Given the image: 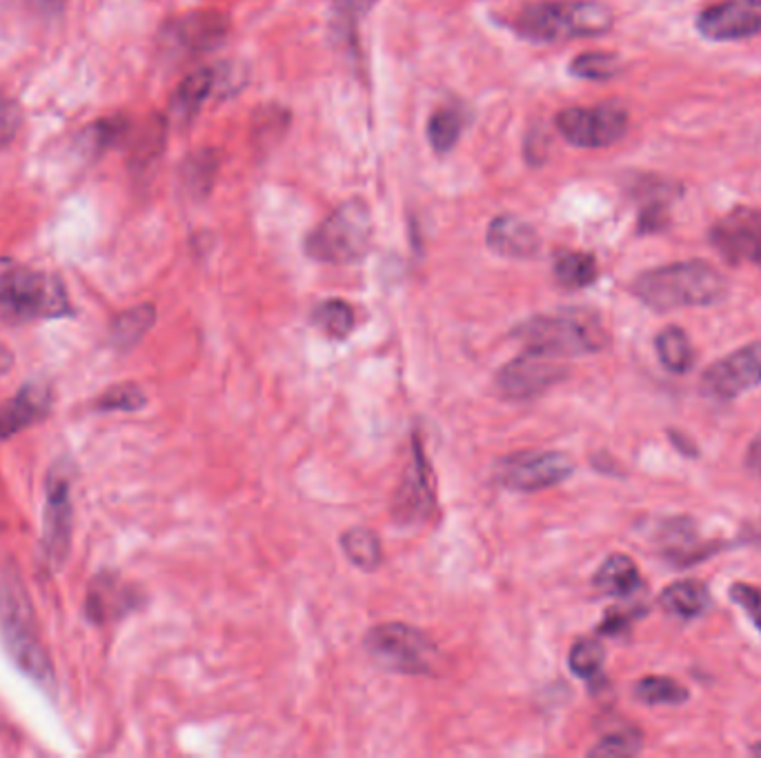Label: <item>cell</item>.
Masks as SVG:
<instances>
[{
	"label": "cell",
	"instance_id": "6da1fadb",
	"mask_svg": "<svg viewBox=\"0 0 761 758\" xmlns=\"http://www.w3.org/2000/svg\"><path fill=\"white\" fill-rule=\"evenodd\" d=\"M0 639L18 672L40 690L53 692V668L40 637L29 592L13 561H0Z\"/></svg>",
	"mask_w": 761,
	"mask_h": 758
},
{
	"label": "cell",
	"instance_id": "7a4b0ae2",
	"mask_svg": "<svg viewBox=\"0 0 761 758\" xmlns=\"http://www.w3.org/2000/svg\"><path fill=\"white\" fill-rule=\"evenodd\" d=\"M729 292L726 278L706 260H684L640 274L633 294L655 312L709 307Z\"/></svg>",
	"mask_w": 761,
	"mask_h": 758
},
{
	"label": "cell",
	"instance_id": "3957f363",
	"mask_svg": "<svg viewBox=\"0 0 761 758\" xmlns=\"http://www.w3.org/2000/svg\"><path fill=\"white\" fill-rule=\"evenodd\" d=\"M513 27L535 42L573 40L606 33L613 27V11L595 0H546L524 7Z\"/></svg>",
	"mask_w": 761,
	"mask_h": 758
},
{
	"label": "cell",
	"instance_id": "277c9868",
	"mask_svg": "<svg viewBox=\"0 0 761 758\" xmlns=\"http://www.w3.org/2000/svg\"><path fill=\"white\" fill-rule=\"evenodd\" d=\"M372 211L361 198L339 205L305 238V254L328 265H354L372 245Z\"/></svg>",
	"mask_w": 761,
	"mask_h": 758
},
{
	"label": "cell",
	"instance_id": "5b68a950",
	"mask_svg": "<svg viewBox=\"0 0 761 758\" xmlns=\"http://www.w3.org/2000/svg\"><path fill=\"white\" fill-rule=\"evenodd\" d=\"M524 350L550 358H575L604 352L606 332L591 318L577 314H539L513 329Z\"/></svg>",
	"mask_w": 761,
	"mask_h": 758
},
{
	"label": "cell",
	"instance_id": "8992f818",
	"mask_svg": "<svg viewBox=\"0 0 761 758\" xmlns=\"http://www.w3.org/2000/svg\"><path fill=\"white\" fill-rule=\"evenodd\" d=\"M71 314L69 296L60 278L33 272L11 269L0 280V321L22 325L40 318H65Z\"/></svg>",
	"mask_w": 761,
	"mask_h": 758
},
{
	"label": "cell",
	"instance_id": "52a82bcc",
	"mask_svg": "<svg viewBox=\"0 0 761 758\" xmlns=\"http://www.w3.org/2000/svg\"><path fill=\"white\" fill-rule=\"evenodd\" d=\"M363 648L379 670L408 677L432 675L439 657L430 637L406 623H381L372 628Z\"/></svg>",
	"mask_w": 761,
	"mask_h": 758
},
{
	"label": "cell",
	"instance_id": "ba28073f",
	"mask_svg": "<svg viewBox=\"0 0 761 758\" xmlns=\"http://www.w3.org/2000/svg\"><path fill=\"white\" fill-rule=\"evenodd\" d=\"M575 463L562 452H521L499 461L495 479L513 492H542L568 481Z\"/></svg>",
	"mask_w": 761,
	"mask_h": 758
},
{
	"label": "cell",
	"instance_id": "9c48e42d",
	"mask_svg": "<svg viewBox=\"0 0 761 758\" xmlns=\"http://www.w3.org/2000/svg\"><path fill=\"white\" fill-rule=\"evenodd\" d=\"M562 136L577 147H611L626 136L628 114L622 107H570L557 116Z\"/></svg>",
	"mask_w": 761,
	"mask_h": 758
},
{
	"label": "cell",
	"instance_id": "30bf717a",
	"mask_svg": "<svg viewBox=\"0 0 761 758\" xmlns=\"http://www.w3.org/2000/svg\"><path fill=\"white\" fill-rule=\"evenodd\" d=\"M557 358L524 350L497 374L499 392L510 401H530L557 385L566 372L555 363Z\"/></svg>",
	"mask_w": 761,
	"mask_h": 758
},
{
	"label": "cell",
	"instance_id": "8fae6325",
	"mask_svg": "<svg viewBox=\"0 0 761 758\" xmlns=\"http://www.w3.org/2000/svg\"><path fill=\"white\" fill-rule=\"evenodd\" d=\"M71 545V485L65 472H49L42 512V550L56 570L69 557Z\"/></svg>",
	"mask_w": 761,
	"mask_h": 758
},
{
	"label": "cell",
	"instance_id": "7c38bea8",
	"mask_svg": "<svg viewBox=\"0 0 761 758\" xmlns=\"http://www.w3.org/2000/svg\"><path fill=\"white\" fill-rule=\"evenodd\" d=\"M760 385L761 345H749L729 354L702 376V392L715 401H735Z\"/></svg>",
	"mask_w": 761,
	"mask_h": 758
},
{
	"label": "cell",
	"instance_id": "4fadbf2b",
	"mask_svg": "<svg viewBox=\"0 0 761 758\" xmlns=\"http://www.w3.org/2000/svg\"><path fill=\"white\" fill-rule=\"evenodd\" d=\"M437 505L432 488V467L426 459L421 436H412V461L397 490L392 514L401 525H414L432 516Z\"/></svg>",
	"mask_w": 761,
	"mask_h": 758
},
{
	"label": "cell",
	"instance_id": "5bb4252c",
	"mask_svg": "<svg viewBox=\"0 0 761 758\" xmlns=\"http://www.w3.org/2000/svg\"><path fill=\"white\" fill-rule=\"evenodd\" d=\"M709 238L731 265H761V209L742 207L726 214Z\"/></svg>",
	"mask_w": 761,
	"mask_h": 758
},
{
	"label": "cell",
	"instance_id": "9a60e30c",
	"mask_svg": "<svg viewBox=\"0 0 761 758\" xmlns=\"http://www.w3.org/2000/svg\"><path fill=\"white\" fill-rule=\"evenodd\" d=\"M697 29L709 40H742L761 31V0H729L702 11Z\"/></svg>",
	"mask_w": 761,
	"mask_h": 758
},
{
	"label": "cell",
	"instance_id": "2e32d148",
	"mask_svg": "<svg viewBox=\"0 0 761 758\" xmlns=\"http://www.w3.org/2000/svg\"><path fill=\"white\" fill-rule=\"evenodd\" d=\"M51 407V390L47 383L29 381L16 396L0 407V441L20 434L29 425L42 421Z\"/></svg>",
	"mask_w": 761,
	"mask_h": 758
},
{
	"label": "cell",
	"instance_id": "e0dca14e",
	"mask_svg": "<svg viewBox=\"0 0 761 758\" xmlns=\"http://www.w3.org/2000/svg\"><path fill=\"white\" fill-rule=\"evenodd\" d=\"M227 33V18L216 11H198L178 18L167 29V42L185 53H201L218 47Z\"/></svg>",
	"mask_w": 761,
	"mask_h": 758
},
{
	"label": "cell",
	"instance_id": "ac0fdd59",
	"mask_svg": "<svg viewBox=\"0 0 761 758\" xmlns=\"http://www.w3.org/2000/svg\"><path fill=\"white\" fill-rule=\"evenodd\" d=\"M486 243L497 256L515 260L535 258L542 247L537 229L517 216H497L488 225Z\"/></svg>",
	"mask_w": 761,
	"mask_h": 758
},
{
	"label": "cell",
	"instance_id": "d6986e66",
	"mask_svg": "<svg viewBox=\"0 0 761 758\" xmlns=\"http://www.w3.org/2000/svg\"><path fill=\"white\" fill-rule=\"evenodd\" d=\"M593 585L606 597L626 599L640 590L642 577H640V570L631 557L613 554L597 570Z\"/></svg>",
	"mask_w": 761,
	"mask_h": 758
},
{
	"label": "cell",
	"instance_id": "ffe728a7",
	"mask_svg": "<svg viewBox=\"0 0 761 758\" xmlns=\"http://www.w3.org/2000/svg\"><path fill=\"white\" fill-rule=\"evenodd\" d=\"M214 82H216V73L212 69H198L189 73L187 78H183L169 105L172 116L178 122H189L198 114L203 102L209 98Z\"/></svg>",
	"mask_w": 761,
	"mask_h": 758
},
{
	"label": "cell",
	"instance_id": "44dd1931",
	"mask_svg": "<svg viewBox=\"0 0 761 758\" xmlns=\"http://www.w3.org/2000/svg\"><path fill=\"white\" fill-rule=\"evenodd\" d=\"M662 608L680 619H697L711 608V592L702 581H680L660 597Z\"/></svg>",
	"mask_w": 761,
	"mask_h": 758
},
{
	"label": "cell",
	"instance_id": "7402d4cb",
	"mask_svg": "<svg viewBox=\"0 0 761 758\" xmlns=\"http://www.w3.org/2000/svg\"><path fill=\"white\" fill-rule=\"evenodd\" d=\"M154 321H156V309L149 303L125 309L123 314H118L114 318V323L109 327L111 345L120 352L134 350L143 341V336L152 329Z\"/></svg>",
	"mask_w": 761,
	"mask_h": 758
},
{
	"label": "cell",
	"instance_id": "603a6c76",
	"mask_svg": "<svg viewBox=\"0 0 761 758\" xmlns=\"http://www.w3.org/2000/svg\"><path fill=\"white\" fill-rule=\"evenodd\" d=\"M341 548L348 561L363 570V572H374L381 568L383 561V548L379 536L368 530V528H352L341 536Z\"/></svg>",
	"mask_w": 761,
	"mask_h": 758
},
{
	"label": "cell",
	"instance_id": "cb8c5ba5",
	"mask_svg": "<svg viewBox=\"0 0 761 758\" xmlns=\"http://www.w3.org/2000/svg\"><path fill=\"white\" fill-rule=\"evenodd\" d=\"M660 363L675 374H686L695 363L693 345L682 327H666L655 338Z\"/></svg>",
	"mask_w": 761,
	"mask_h": 758
},
{
	"label": "cell",
	"instance_id": "d4e9b609",
	"mask_svg": "<svg viewBox=\"0 0 761 758\" xmlns=\"http://www.w3.org/2000/svg\"><path fill=\"white\" fill-rule=\"evenodd\" d=\"M312 323L328 336L334 341H343L350 336V332L357 325V316L350 303L341 301V298H330L323 301L314 307L312 312Z\"/></svg>",
	"mask_w": 761,
	"mask_h": 758
},
{
	"label": "cell",
	"instance_id": "484cf974",
	"mask_svg": "<svg viewBox=\"0 0 761 758\" xmlns=\"http://www.w3.org/2000/svg\"><path fill=\"white\" fill-rule=\"evenodd\" d=\"M555 276L568 289H584L597 280V260L586 252H566L555 260Z\"/></svg>",
	"mask_w": 761,
	"mask_h": 758
},
{
	"label": "cell",
	"instance_id": "4316f807",
	"mask_svg": "<svg viewBox=\"0 0 761 758\" xmlns=\"http://www.w3.org/2000/svg\"><path fill=\"white\" fill-rule=\"evenodd\" d=\"M635 697L644 706H682L691 699V692L675 679L646 677L635 686Z\"/></svg>",
	"mask_w": 761,
	"mask_h": 758
},
{
	"label": "cell",
	"instance_id": "83f0119b",
	"mask_svg": "<svg viewBox=\"0 0 761 758\" xmlns=\"http://www.w3.org/2000/svg\"><path fill=\"white\" fill-rule=\"evenodd\" d=\"M464 125H466V120H464V114L459 109H455V107L437 109L428 120V140L435 147V151H439V154L450 151L459 140Z\"/></svg>",
	"mask_w": 761,
	"mask_h": 758
},
{
	"label": "cell",
	"instance_id": "f1b7e54d",
	"mask_svg": "<svg viewBox=\"0 0 761 758\" xmlns=\"http://www.w3.org/2000/svg\"><path fill=\"white\" fill-rule=\"evenodd\" d=\"M163 142H165V122L160 118H152L143 127L134 145V154H131V165L138 174H145L158 160L163 151Z\"/></svg>",
	"mask_w": 761,
	"mask_h": 758
},
{
	"label": "cell",
	"instance_id": "f546056e",
	"mask_svg": "<svg viewBox=\"0 0 761 758\" xmlns=\"http://www.w3.org/2000/svg\"><path fill=\"white\" fill-rule=\"evenodd\" d=\"M606 663V650L597 639H579L568 657V666L579 679H595Z\"/></svg>",
	"mask_w": 761,
	"mask_h": 758
},
{
	"label": "cell",
	"instance_id": "4dcf8cb0",
	"mask_svg": "<svg viewBox=\"0 0 761 758\" xmlns=\"http://www.w3.org/2000/svg\"><path fill=\"white\" fill-rule=\"evenodd\" d=\"M622 69V60L615 53H606V51H588L577 56L570 62V73L577 78H586V80H608L613 76H617Z\"/></svg>",
	"mask_w": 761,
	"mask_h": 758
},
{
	"label": "cell",
	"instance_id": "1f68e13d",
	"mask_svg": "<svg viewBox=\"0 0 761 758\" xmlns=\"http://www.w3.org/2000/svg\"><path fill=\"white\" fill-rule=\"evenodd\" d=\"M216 169H218V158H216V151H212V149L198 151L192 158H187V163H185L187 189L196 196H205L214 183Z\"/></svg>",
	"mask_w": 761,
	"mask_h": 758
},
{
	"label": "cell",
	"instance_id": "d6a6232c",
	"mask_svg": "<svg viewBox=\"0 0 761 758\" xmlns=\"http://www.w3.org/2000/svg\"><path fill=\"white\" fill-rule=\"evenodd\" d=\"M129 122L123 116H111V118H103L94 125H89L82 134L87 149H96V151H105L109 147H114L118 140H123V136L127 134Z\"/></svg>",
	"mask_w": 761,
	"mask_h": 758
},
{
	"label": "cell",
	"instance_id": "836d02e7",
	"mask_svg": "<svg viewBox=\"0 0 761 758\" xmlns=\"http://www.w3.org/2000/svg\"><path fill=\"white\" fill-rule=\"evenodd\" d=\"M642 732L637 730H622L615 735L604 737L588 755L597 758L635 757L642 752Z\"/></svg>",
	"mask_w": 761,
	"mask_h": 758
},
{
	"label": "cell",
	"instance_id": "e575fe53",
	"mask_svg": "<svg viewBox=\"0 0 761 758\" xmlns=\"http://www.w3.org/2000/svg\"><path fill=\"white\" fill-rule=\"evenodd\" d=\"M145 392L134 385V383H125V385H116L111 387L107 394L100 396L98 401V410L105 412H136L145 405Z\"/></svg>",
	"mask_w": 761,
	"mask_h": 758
},
{
	"label": "cell",
	"instance_id": "d590c367",
	"mask_svg": "<svg viewBox=\"0 0 761 758\" xmlns=\"http://www.w3.org/2000/svg\"><path fill=\"white\" fill-rule=\"evenodd\" d=\"M20 125H22V114H20L18 102L0 93V149L7 147L16 138Z\"/></svg>",
	"mask_w": 761,
	"mask_h": 758
},
{
	"label": "cell",
	"instance_id": "8d00e7d4",
	"mask_svg": "<svg viewBox=\"0 0 761 758\" xmlns=\"http://www.w3.org/2000/svg\"><path fill=\"white\" fill-rule=\"evenodd\" d=\"M731 599L747 612L751 623L761 632V588L749 583H735L731 588Z\"/></svg>",
	"mask_w": 761,
	"mask_h": 758
},
{
	"label": "cell",
	"instance_id": "74e56055",
	"mask_svg": "<svg viewBox=\"0 0 761 758\" xmlns=\"http://www.w3.org/2000/svg\"><path fill=\"white\" fill-rule=\"evenodd\" d=\"M669 225H671L669 207L660 200L646 205L640 214V232L642 234H657V232H664Z\"/></svg>",
	"mask_w": 761,
	"mask_h": 758
},
{
	"label": "cell",
	"instance_id": "f35d334b",
	"mask_svg": "<svg viewBox=\"0 0 761 758\" xmlns=\"http://www.w3.org/2000/svg\"><path fill=\"white\" fill-rule=\"evenodd\" d=\"M631 619L633 614L631 612H622V610H611L604 619V623L599 626V634H606V637H619L622 632L628 630L631 626Z\"/></svg>",
	"mask_w": 761,
	"mask_h": 758
},
{
	"label": "cell",
	"instance_id": "ab89813d",
	"mask_svg": "<svg viewBox=\"0 0 761 758\" xmlns=\"http://www.w3.org/2000/svg\"><path fill=\"white\" fill-rule=\"evenodd\" d=\"M330 2L345 20H354L363 16L365 11H370L377 0H330Z\"/></svg>",
	"mask_w": 761,
	"mask_h": 758
},
{
	"label": "cell",
	"instance_id": "60d3db41",
	"mask_svg": "<svg viewBox=\"0 0 761 758\" xmlns=\"http://www.w3.org/2000/svg\"><path fill=\"white\" fill-rule=\"evenodd\" d=\"M38 11L47 13V16H56L67 7V0H29Z\"/></svg>",
	"mask_w": 761,
	"mask_h": 758
},
{
	"label": "cell",
	"instance_id": "b9f144b4",
	"mask_svg": "<svg viewBox=\"0 0 761 758\" xmlns=\"http://www.w3.org/2000/svg\"><path fill=\"white\" fill-rule=\"evenodd\" d=\"M747 461H749V467H751V470L761 479V434L753 441Z\"/></svg>",
	"mask_w": 761,
	"mask_h": 758
},
{
	"label": "cell",
	"instance_id": "7bdbcfd3",
	"mask_svg": "<svg viewBox=\"0 0 761 758\" xmlns=\"http://www.w3.org/2000/svg\"><path fill=\"white\" fill-rule=\"evenodd\" d=\"M11 365H13V354L0 343V378L11 370Z\"/></svg>",
	"mask_w": 761,
	"mask_h": 758
},
{
	"label": "cell",
	"instance_id": "ee69618b",
	"mask_svg": "<svg viewBox=\"0 0 761 758\" xmlns=\"http://www.w3.org/2000/svg\"><path fill=\"white\" fill-rule=\"evenodd\" d=\"M11 272V265L7 260H0V280Z\"/></svg>",
	"mask_w": 761,
	"mask_h": 758
},
{
	"label": "cell",
	"instance_id": "f6af8a7d",
	"mask_svg": "<svg viewBox=\"0 0 761 758\" xmlns=\"http://www.w3.org/2000/svg\"><path fill=\"white\" fill-rule=\"evenodd\" d=\"M751 752H753L755 757H761V744H758V746H753V748H751Z\"/></svg>",
	"mask_w": 761,
	"mask_h": 758
},
{
	"label": "cell",
	"instance_id": "bcb514c9",
	"mask_svg": "<svg viewBox=\"0 0 761 758\" xmlns=\"http://www.w3.org/2000/svg\"><path fill=\"white\" fill-rule=\"evenodd\" d=\"M755 541H758V543H761V525L760 528H758V530H755Z\"/></svg>",
	"mask_w": 761,
	"mask_h": 758
}]
</instances>
